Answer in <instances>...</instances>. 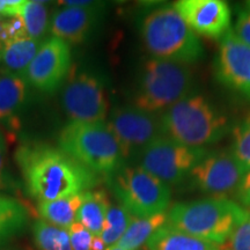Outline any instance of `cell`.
<instances>
[{"label": "cell", "mask_w": 250, "mask_h": 250, "mask_svg": "<svg viewBox=\"0 0 250 250\" xmlns=\"http://www.w3.org/2000/svg\"><path fill=\"white\" fill-rule=\"evenodd\" d=\"M208 154L206 148L191 147L161 136L146 146L137 158L143 169L170 187L187 181L195 166Z\"/></svg>", "instance_id": "cell-8"}, {"label": "cell", "mask_w": 250, "mask_h": 250, "mask_svg": "<svg viewBox=\"0 0 250 250\" xmlns=\"http://www.w3.org/2000/svg\"><path fill=\"white\" fill-rule=\"evenodd\" d=\"M164 136L191 147L204 148L232 132V124L220 108L205 96L191 93L160 116Z\"/></svg>", "instance_id": "cell-2"}, {"label": "cell", "mask_w": 250, "mask_h": 250, "mask_svg": "<svg viewBox=\"0 0 250 250\" xmlns=\"http://www.w3.org/2000/svg\"><path fill=\"white\" fill-rule=\"evenodd\" d=\"M29 98V85L20 74L0 72V123L17 127L18 117Z\"/></svg>", "instance_id": "cell-16"}, {"label": "cell", "mask_w": 250, "mask_h": 250, "mask_svg": "<svg viewBox=\"0 0 250 250\" xmlns=\"http://www.w3.org/2000/svg\"><path fill=\"white\" fill-rule=\"evenodd\" d=\"M107 124L120 144L124 160L138 156L153 140L164 136L160 117L136 105L114 108Z\"/></svg>", "instance_id": "cell-10"}, {"label": "cell", "mask_w": 250, "mask_h": 250, "mask_svg": "<svg viewBox=\"0 0 250 250\" xmlns=\"http://www.w3.org/2000/svg\"><path fill=\"white\" fill-rule=\"evenodd\" d=\"M140 37L153 58L191 65L204 58L205 49L174 6H159L140 19Z\"/></svg>", "instance_id": "cell-3"}, {"label": "cell", "mask_w": 250, "mask_h": 250, "mask_svg": "<svg viewBox=\"0 0 250 250\" xmlns=\"http://www.w3.org/2000/svg\"><path fill=\"white\" fill-rule=\"evenodd\" d=\"M72 250H90L93 234L86 229L79 221H74L68 228Z\"/></svg>", "instance_id": "cell-29"}, {"label": "cell", "mask_w": 250, "mask_h": 250, "mask_svg": "<svg viewBox=\"0 0 250 250\" xmlns=\"http://www.w3.org/2000/svg\"><path fill=\"white\" fill-rule=\"evenodd\" d=\"M85 192L57 201L40 203L39 213L46 223L68 229L77 220V213L85 198Z\"/></svg>", "instance_id": "cell-21"}, {"label": "cell", "mask_w": 250, "mask_h": 250, "mask_svg": "<svg viewBox=\"0 0 250 250\" xmlns=\"http://www.w3.org/2000/svg\"><path fill=\"white\" fill-rule=\"evenodd\" d=\"M5 138L0 131V190L1 191H14L19 187L8 168L7 153H6Z\"/></svg>", "instance_id": "cell-27"}, {"label": "cell", "mask_w": 250, "mask_h": 250, "mask_svg": "<svg viewBox=\"0 0 250 250\" xmlns=\"http://www.w3.org/2000/svg\"><path fill=\"white\" fill-rule=\"evenodd\" d=\"M71 62L70 44L57 37H50L41 45L22 77L34 88L52 93L62 86L68 76Z\"/></svg>", "instance_id": "cell-13"}, {"label": "cell", "mask_w": 250, "mask_h": 250, "mask_svg": "<svg viewBox=\"0 0 250 250\" xmlns=\"http://www.w3.org/2000/svg\"><path fill=\"white\" fill-rule=\"evenodd\" d=\"M225 250H250V215L234 230Z\"/></svg>", "instance_id": "cell-28"}, {"label": "cell", "mask_w": 250, "mask_h": 250, "mask_svg": "<svg viewBox=\"0 0 250 250\" xmlns=\"http://www.w3.org/2000/svg\"><path fill=\"white\" fill-rule=\"evenodd\" d=\"M15 159L27 193L39 203L88 191L100 181V175L48 144H23L18 148Z\"/></svg>", "instance_id": "cell-1"}, {"label": "cell", "mask_w": 250, "mask_h": 250, "mask_svg": "<svg viewBox=\"0 0 250 250\" xmlns=\"http://www.w3.org/2000/svg\"><path fill=\"white\" fill-rule=\"evenodd\" d=\"M18 17L22 20L27 36L33 40H41L48 27V9L42 1L28 0L21 1Z\"/></svg>", "instance_id": "cell-24"}, {"label": "cell", "mask_w": 250, "mask_h": 250, "mask_svg": "<svg viewBox=\"0 0 250 250\" xmlns=\"http://www.w3.org/2000/svg\"><path fill=\"white\" fill-rule=\"evenodd\" d=\"M233 155L246 170L250 169V114L232 127Z\"/></svg>", "instance_id": "cell-26"}, {"label": "cell", "mask_w": 250, "mask_h": 250, "mask_svg": "<svg viewBox=\"0 0 250 250\" xmlns=\"http://www.w3.org/2000/svg\"><path fill=\"white\" fill-rule=\"evenodd\" d=\"M105 179L112 193L132 217L166 213L169 208L170 187L140 166L124 165Z\"/></svg>", "instance_id": "cell-7"}, {"label": "cell", "mask_w": 250, "mask_h": 250, "mask_svg": "<svg viewBox=\"0 0 250 250\" xmlns=\"http://www.w3.org/2000/svg\"><path fill=\"white\" fill-rule=\"evenodd\" d=\"M0 62H1V51H0Z\"/></svg>", "instance_id": "cell-35"}, {"label": "cell", "mask_w": 250, "mask_h": 250, "mask_svg": "<svg viewBox=\"0 0 250 250\" xmlns=\"http://www.w3.org/2000/svg\"><path fill=\"white\" fill-rule=\"evenodd\" d=\"M41 45V41L29 37L7 41L1 49V62L5 65L6 71L22 76Z\"/></svg>", "instance_id": "cell-19"}, {"label": "cell", "mask_w": 250, "mask_h": 250, "mask_svg": "<svg viewBox=\"0 0 250 250\" xmlns=\"http://www.w3.org/2000/svg\"><path fill=\"white\" fill-rule=\"evenodd\" d=\"M233 33L241 42L250 46V9L242 8L237 12Z\"/></svg>", "instance_id": "cell-30"}, {"label": "cell", "mask_w": 250, "mask_h": 250, "mask_svg": "<svg viewBox=\"0 0 250 250\" xmlns=\"http://www.w3.org/2000/svg\"><path fill=\"white\" fill-rule=\"evenodd\" d=\"M250 215L235 201L211 197L192 202L176 203L167 212V224L190 235L225 245L234 230Z\"/></svg>", "instance_id": "cell-4"}, {"label": "cell", "mask_w": 250, "mask_h": 250, "mask_svg": "<svg viewBox=\"0 0 250 250\" xmlns=\"http://www.w3.org/2000/svg\"><path fill=\"white\" fill-rule=\"evenodd\" d=\"M105 250H124L123 248H121L120 246H117V245H115V246H111V247H108L107 249Z\"/></svg>", "instance_id": "cell-33"}, {"label": "cell", "mask_w": 250, "mask_h": 250, "mask_svg": "<svg viewBox=\"0 0 250 250\" xmlns=\"http://www.w3.org/2000/svg\"><path fill=\"white\" fill-rule=\"evenodd\" d=\"M62 102L68 118L73 122H104L108 115L104 81L92 70H76L68 74Z\"/></svg>", "instance_id": "cell-9"}, {"label": "cell", "mask_w": 250, "mask_h": 250, "mask_svg": "<svg viewBox=\"0 0 250 250\" xmlns=\"http://www.w3.org/2000/svg\"><path fill=\"white\" fill-rule=\"evenodd\" d=\"M109 206L110 202L104 190H88L85 192V198L78 211L76 221H79L94 236H99Z\"/></svg>", "instance_id": "cell-18"}, {"label": "cell", "mask_w": 250, "mask_h": 250, "mask_svg": "<svg viewBox=\"0 0 250 250\" xmlns=\"http://www.w3.org/2000/svg\"><path fill=\"white\" fill-rule=\"evenodd\" d=\"M139 250H147V249H146V247H145V248H142V249H139Z\"/></svg>", "instance_id": "cell-36"}, {"label": "cell", "mask_w": 250, "mask_h": 250, "mask_svg": "<svg viewBox=\"0 0 250 250\" xmlns=\"http://www.w3.org/2000/svg\"><path fill=\"white\" fill-rule=\"evenodd\" d=\"M196 35L220 40L232 24V12L224 0H180L173 5Z\"/></svg>", "instance_id": "cell-14"}, {"label": "cell", "mask_w": 250, "mask_h": 250, "mask_svg": "<svg viewBox=\"0 0 250 250\" xmlns=\"http://www.w3.org/2000/svg\"><path fill=\"white\" fill-rule=\"evenodd\" d=\"M58 146L100 176L108 177L125 165L120 144L105 121H70L59 133Z\"/></svg>", "instance_id": "cell-5"}, {"label": "cell", "mask_w": 250, "mask_h": 250, "mask_svg": "<svg viewBox=\"0 0 250 250\" xmlns=\"http://www.w3.org/2000/svg\"><path fill=\"white\" fill-rule=\"evenodd\" d=\"M28 224V210L13 197L0 193V246L20 234Z\"/></svg>", "instance_id": "cell-20"}, {"label": "cell", "mask_w": 250, "mask_h": 250, "mask_svg": "<svg viewBox=\"0 0 250 250\" xmlns=\"http://www.w3.org/2000/svg\"><path fill=\"white\" fill-rule=\"evenodd\" d=\"M107 246H105L104 241L102 240L101 236H93L92 245H90V250H105Z\"/></svg>", "instance_id": "cell-32"}, {"label": "cell", "mask_w": 250, "mask_h": 250, "mask_svg": "<svg viewBox=\"0 0 250 250\" xmlns=\"http://www.w3.org/2000/svg\"><path fill=\"white\" fill-rule=\"evenodd\" d=\"M147 250H221L220 246L198 239L166 224L146 243Z\"/></svg>", "instance_id": "cell-17"}, {"label": "cell", "mask_w": 250, "mask_h": 250, "mask_svg": "<svg viewBox=\"0 0 250 250\" xmlns=\"http://www.w3.org/2000/svg\"><path fill=\"white\" fill-rule=\"evenodd\" d=\"M193 83L189 65L151 57L140 66L134 88V105L151 114L164 112L193 93Z\"/></svg>", "instance_id": "cell-6"}, {"label": "cell", "mask_w": 250, "mask_h": 250, "mask_svg": "<svg viewBox=\"0 0 250 250\" xmlns=\"http://www.w3.org/2000/svg\"><path fill=\"white\" fill-rule=\"evenodd\" d=\"M236 203L242 206L243 208H250V169L246 171L242 180L240 181L239 186L234 191Z\"/></svg>", "instance_id": "cell-31"}, {"label": "cell", "mask_w": 250, "mask_h": 250, "mask_svg": "<svg viewBox=\"0 0 250 250\" xmlns=\"http://www.w3.org/2000/svg\"><path fill=\"white\" fill-rule=\"evenodd\" d=\"M247 7H248V8L250 9V1H248V2H247Z\"/></svg>", "instance_id": "cell-34"}, {"label": "cell", "mask_w": 250, "mask_h": 250, "mask_svg": "<svg viewBox=\"0 0 250 250\" xmlns=\"http://www.w3.org/2000/svg\"><path fill=\"white\" fill-rule=\"evenodd\" d=\"M166 224H167V212L146 218L132 217L129 227L117 242V246L124 250L142 249L143 246L147 243L149 237Z\"/></svg>", "instance_id": "cell-22"}, {"label": "cell", "mask_w": 250, "mask_h": 250, "mask_svg": "<svg viewBox=\"0 0 250 250\" xmlns=\"http://www.w3.org/2000/svg\"><path fill=\"white\" fill-rule=\"evenodd\" d=\"M246 171L232 152H214L208 153L195 166L187 181L193 190L224 197L235 191Z\"/></svg>", "instance_id": "cell-11"}, {"label": "cell", "mask_w": 250, "mask_h": 250, "mask_svg": "<svg viewBox=\"0 0 250 250\" xmlns=\"http://www.w3.org/2000/svg\"><path fill=\"white\" fill-rule=\"evenodd\" d=\"M104 15V5L93 2L85 7H64L52 17L50 33L67 44H80L98 29Z\"/></svg>", "instance_id": "cell-15"}, {"label": "cell", "mask_w": 250, "mask_h": 250, "mask_svg": "<svg viewBox=\"0 0 250 250\" xmlns=\"http://www.w3.org/2000/svg\"><path fill=\"white\" fill-rule=\"evenodd\" d=\"M131 220H132V215L126 208H124L122 205L110 204L105 214L101 234H100L105 246L111 247L117 245V242L129 227Z\"/></svg>", "instance_id": "cell-25"}, {"label": "cell", "mask_w": 250, "mask_h": 250, "mask_svg": "<svg viewBox=\"0 0 250 250\" xmlns=\"http://www.w3.org/2000/svg\"><path fill=\"white\" fill-rule=\"evenodd\" d=\"M33 237L39 250H72L68 230L44 220L34 224Z\"/></svg>", "instance_id": "cell-23"}, {"label": "cell", "mask_w": 250, "mask_h": 250, "mask_svg": "<svg viewBox=\"0 0 250 250\" xmlns=\"http://www.w3.org/2000/svg\"><path fill=\"white\" fill-rule=\"evenodd\" d=\"M214 77L225 88L250 101V46L237 39L232 28L219 40Z\"/></svg>", "instance_id": "cell-12"}]
</instances>
